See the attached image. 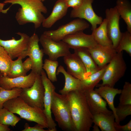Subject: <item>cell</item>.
Returning <instances> with one entry per match:
<instances>
[{"label": "cell", "mask_w": 131, "mask_h": 131, "mask_svg": "<svg viewBox=\"0 0 131 131\" xmlns=\"http://www.w3.org/2000/svg\"><path fill=\"white\" fill-rule=\"evenodd\" d=\"M66 95L76 131H89L93 123V116L87 103L85 92L74 91Z\"/></svg>", "instance_id": "6da1fadb"}, {"label": "cell", "mask_w": 131, "mask_h": 131, "mask_svg": "<svg viewBox=\"0 0 131 131\" xmlns=\"http://www.w3.org/2000/svg\"><path fill=\"white\" fill-rule=\"evenodd\" d=\"M3 2L20 5L21 7L15 16L18 24L23 25L32 23L36 29L40 26L45 19L42 13L47 12L46 7L40 0H5Z\"/></svg>", "instance_id": "7a4b0ae2"}, {"label": "cell", "mask_w": 131, "mask_h": 131, "mask_svg": "<svg viewBox=\"0 0 131 131\" xmlns=\"http://www.w3.org/2000/svg\"><path fill=\"white\" fill-rule=\"evenodd\" d=\"M3 107L12 113L18 115L20 118L36 123L44 128H48L47 119L43 110L30 106L19 96L6 102Z\"/></svg>", "instance_id": "3957f363"}, {"label": "cell", "mask_w": 131, "mask_h": 131, "mask_svg": "<svg viewBox=\"0 0 131 131\" xmlns=\"http://www.w3.org/2000/svg\"><path fill=\"white\" fill-rule=\"evenodd\" d=\"M51 111L59 127L61 130L65 131H76L66 95L54 92Z\"/></svg>", "instance_id": "277c9868"}, {"label": "cell", "mask_w": 131, "mask_h": 131, "mask_svg": "<svg viewBox=\"0 0 131 131\" xmlns=\"http://www.w3.org/2000/svg\"><path fill=\"white\" fill-rule=\"evenodd\" d=\"M127 69L123 52L117 53L107 65L101 84L96 86H106L114 87L116 82L124 75Z\"/></svg>", "instance_id": "5b68a950"}, {"label": "cell", "mask_w": 131, "mask_h": 131, "mask_svg": "<svg viewBox=\"0 0 131 131\" xmlns=\"http://www.w3.org/2000/svg\"><path fill=\"white\" fill-rule=\"evenodd\" d=\"M44 92L41 75L37 74L33 85L30 87L22 89L19 97L30 106L43 110Z\"/></svg>", "instance_id": "8992f818"}, {"label": "cell", "mask_w": 131, "mask_h": 131, "mask_svg": "<svg viewBox=\"0 0 131 131\" xmlns=\"http://www.w3.org/2000/svg\"><path fill=\"white\" fill-rule=\"evenodd\" d=\"M89 27V24L86 21L77 18L60 26L56 30L46 31L43 33L54 41H59L67 35L83 31Z\"/></svg>", "instance_id": "52a82bcc"}, {"label": "cell", "mask_w": 131, "mask_h": 131, "mask_svg": "<svg viewBox=\"0 0 131 131\" xmlns=\"http://www.w3.org/2000/svg\"><path fill=\"white\" fill-rule=\"evenodd\" d=\"M16 34L20 38L16 40L15 38L7 40L0 39V45L7 52L12 59L21 57L22 59L26 57L30 37L26 34L18 32Z\"/></svg>", "instance_id": "ba28073f"}, {"label": "cell", "mask_w": 131, "mask_h": 131, "mask_svg": "<svg viewBox=\"0 0 131 131\" xmlns=\"http://www.w3.org/2000/svg\"><path fill=\"white\" fill-rule=\"evenodd\" d=\"M39 41L45 54L49 59L57 60L59 57H65L71 53L68 45L63 41H54L43 33L39 38Z\"/></svg>", "instance_id": "9c48e42d"}, {"label": "cell", "mask_w": 131, "mask_h": 131, "mask_svg": "<svg viewBox=\"0 0 131 131\" xmlns=\"http://www.w3.org/2000/svg\"><path fill=\"white\" fill-rule=\"evenodd\" d=\"M42 82L44 88V109L48 126V131H56L57 124L52 116L51 106L53 95L56 88L52 82L48 79L46 73L42 69L41 73Z\"/></svg>", "instance_id": "30bf717a"}, {"label": "cell", "mask_w": 131, "mask_h": 131, "mask_svg": "<svg viewBox=\"0 0 131 131\" xmlns=\"http://www.w3.org/2000/svg\"><path fill=\"white\" fill-rule=\"evenodd\" d=\"M94 0H83L81 5L78 8L73 9L70 14L71 18L85 19L90 23L92 31L102 22V17L98 15L94 11L92 4Z\"/></svg>", "instance_id": "8fae6325"}, {"label": "cell", "mask_w": 131, "mask_h": 131, "mask_svg": "<svg viewBox=\"0 0 131 131\" xmlns=\"http://www.w3.org/2000/svg\"><path fill=\"white\" fill-rule=\"evenodd\" d=\"M105 13L108 35L112 41V47L115 49L118 45L122 33L119 27L120 16L115 6L106 9Z\"/></svg>", "instance_id": "7c38bea8"}, {"label": "cell", "mask_w": 131, "mask_h": 131, "mask_svg": "<svg viewBox=\"0 0 131 131\" xmlns=\"http://www.w3.org/2000/svg\"><path fill=\"white\" fill-rule=\"evenodd\" d=\"M39 38L34 33L30 37L26 55L29 56L32 64V71L36 74H41L43 69V58L44 53L43 49H40L39 44Z\"/></svg>", "instance_id": "4fadbf2b"}, {"label": "cell", "mask_w": 131, "mask_h": 131, "mask_svg": "<svg viewBox=\"0 0 131 131\" xmlns=\"http://www.w3.org/2000/svg\"><path fill=\"white\" fill-rule=\"evenodd\" d=\"M62 41L68 45L70 49H74L82 48H91L98 45L91 34H86L83 31L67 35Z\"/></svg>", "instance_id": "5bb4252c"}, {"label": "cell", "mask_w": 131, "mask_h": 131, "mask_svg": "<svg viewBox=\"0 0 131 131\" xmlns=\"http://www.w3.org/2000/svg\"><path fill=\"white\" fill-rule=\"evenodd\" d=\"M36 74L31 71L28 75L10 78L3 76L0 80V86L7 90L15 87L24 89L31 87L34 83Z\"/></svg>", "instance_id": "9a60e30c"}, {"label": "cell", "mask_w": 131, "mask_h": 131, "mask_svg": "<svg viewBox=\"0 0 131 131\" xmlns=\"http://www.w3.org/2000/svg\"><path fill=\"white\" fill-rule=\"evenodd\" d=\"M85 92L87 103L93 115L99 114L110 115L113 113L112 111L107 108L106 101L95 90H88Z\"/></svg>", "instance_id": "2e32d148"}, {"label": "cell", "mask_w": 131, "mask_h": 131, "mask_svg": "<svg viewBox=\"0 0 131 131\" xmlns=\"http://www.w3.org/2000/svg\"><path fill=\"white\" fill-rule=\"evenodd\" d=\"M88 49L96 63L100 69L107 65L117 53L115 49L112 47L99 45Z\"/></svg>", "instance_id": "e0dca14e"}, {"label": "cell", "mask_w": 131, "mask_h": 131, "mask_svg": "<svg viewBox=\"0 0 131 131\" xmlns=\"http://www.w3.org/2000/svg\"><path fill=\"white\" fill-rule=\"evenodd\" d=\"M63 60L66 66V71L69 74L81 81L88 77L84 65L75 53H71L63 57Z\"/></svg>", "instance_id": "ac0fdd59"}, {"label": "cell", "mask_w": 131, "mask_h": 131, "mask_svg": "<svg viewBox=\"0 0 131 131\" xmlns=\"http://www.w3.org/2000/svg\"><path fill=\"white\" fill-rule=\"evenodd\" d=\"M68 8L65 0H57L54 5L51 14L45 18L42 22L43 27L46 28L51 27L57 21L66 15Z\"/></svg>", "instance_id": "d6986e66"}, {"label": "cell", "mask_w": 131, "mask_h": 131, "mask_svg": "<svg viewBox=\"0 0 131 131\" xmlns=\"http://www.w3.org/2000/svg\"><path fill=\"white\" fill-rule=\"evenodd\" d=\"M60 73L63 74L65 80L64 87L59 91L60 94L66 95L71 91L82 90L81 80L68 73L65 70L64 67L61 65L59 66L57 69V75H58Z\"/></svg>", "instance_id": "ffe728a7"}, {"label": "cell", "mask_w": 131, "mask_h": 131, "mask_svg": "<svg viewBox=\"0 0 131 131\" xmlns=\"http://www.w3.org/2000/svg\"><path fill=\"white\" fill-rule=\"evenodd\" d=\"M98 87L94 90L105 100L115 115V122L120 124L116 114V107L114 106V100L117 94H120L122 90L106 86H100Z\"/></svg>", "instance_id": "44dd1931"}, {"label": "cell", "mask_w": 131, "mask_h": 131, "mask_svg": "<svg viewBox=\"0 0 131 131\" xmlns=\"http://www.w3.org/2000/svg\"><path fill=\"white\" fill-rule=\"evenodd\" d=\"M74 50V53L78 56L84 65L88 77L101 69L96 63L88 48H82Z\"/></svg>", "instance_id": "7402d4cb"}, {"label": "cell", "mask_w": 131, "mask_h": 131, "mask_svg": "<svg viewBox=\"0 0 131 131\" xmlns=\"http://www.w3.org/2000/svg\"><path fill=\"white\" fill-rule=\"evenodd\" d=\"M100 26L92 31L91 34L97 43L100 45L112 47V44L108 34L106 28V20H103Z\"/></svg>", "instance_id": "603a6c76"}, {"label": "cell", "mask_w": 131, "mask_h": 131, "mask_svg": "<svg viewBox=\"0 0 131 131\" xmlns=\"http://www.w3.org/2000/svg\"><path fill=\"white\" fill-rule=\"evenodd\" d=\"M93 116V123L102 131H116L115 126V117L113 113L110 115L99 114Z\"/></svg>", "instance_id": "cb8c5ba5"}, {"label": "cell", "mask_w": 131, "mask_h": 131, "mask_svg": "<svg viewBox=\"0 0 131 131\" xmlns=\"http://www.w3.org/2000/svg\"><path fill=\"white\" fill-rule=\"evenodd\" d=\"M120 16L127 25V31L131 33V6L128 0H117L115 6Z\"/></svg>", "instance_id": "d4e9b609"}, {"label": "cell", "mask_w": 131, "mask_h": 131, "mask_svg": "<svg viewBox=\"0 0 131 131\" xmlns=\"http://www.w3.org/2000/svg\"><path fill=\"white\" fill-rule=\"evenodd\" d=\"M107 65L97 71L81 81L82 90L85 91L94 89L95 86L101 80Z\"/></svg>", "instance_id": "484cf974"}, {"label": "cell", "mask_w": 131, "mask_h": 131, "mask_svg": "<svg viewBox=\"0 0 131 131\" xmlns=\"http://www.w3.org/2000/svg\"><path fill=\"white\" fill-rule=\"evenodd\" d=\"M20 120V117L6 109L4 107L0 108V124L13 127Z\"/></svg>", "instance_id": "4316f807"}, {"label": "cell", "mask_w": 131, "mask_h": 131, "mask_svg": "<svg viewBox=\"0 0 131 131\" xmlns=\"http://www.w3.org/2000/svg\"><path fill=\"white\" fill-rule=\"evenodd\" d=\"M12 60L4 48L0 45V71L3 76L9 75Z\"/></svg>", "instance_id": "83f0119b"}, {"label": "cell", "mask_w": 131, "mask_h": 131, "mask_svg": "<svg viewBox=\"0 0 131 131\" xmlns=\"http://www.w3.org/2000/svg\"><path fill=\"white\" fill-rule=\"evenodd\" d=\"M58 66L57 60H53L46 59L43 64L42 69L45 71L48 79L53 82L57 81L56 72Z\"/></svg>", "instance_id": "f1b7e54d"}, {"label": "cell", "mask_w": 131, "mask_h": 131, "mask_svg": "<svg viewBox=\"0 0 131 131\" xmlns=\"http://www.w3.org/2000/svg\"><path fill=\"white\" fill-rule=\"evenodd\" d=\"M117 52L124 50L131 56V33L127 31L122 33L118 45L115 49Z\"/></svg>", "instance_id": "f546056e"}, {"label": "cell", "mask_w": 131, "mask_h": 131, "mask_svg": "<svg viewBox=\"0 0 131 131\" xmlns=\"http://www.w3.org/2000/svg\"><path fill=\"white\" fill-rule=\"evenodd\" d=\"M22 89L15 87L10 90L5 89L0 86V108L3 107L4 104L12 98L19 97Z\"/></svg>", "instance_id": "4dcf8cb0"}, {"label": "cell", "mask_w": 131, "mask_h": 131, "mask_svg": "<svg viewBox=\"0 0 131 131\" xmlns=\"http://www.w3.org/2000/svg\"><path fill=\"white\" fill-rule=\"evenodd\" d=\"M22 58L21 57H18L15 61L12 60L11 66L10 73L7 76L10 78L24 76L27 75L26 72L23 66L22 61Z\"/></svg>", "instance_id": "1f68e13d"}, {"label": "cell", "mask_w": 131, "mask_h": 131, "mask_svg": "<svg viewBox=\"0 0 131 131\" xmlns=\"http://www.w3.org/2000/svg\"><path fill=\"white\" fill-rule=\"evenodd\" d=\"M118 105H131V84L125 82L121 90Z\"/></svg>", "instance_id": "d6a6232c"}, {"label": "cell", "mask_w": 131, "mask_h": 131, "mask_svg": "<svg viewBox=\"0 0 131 131\" xmlns=\"http://www.w3.org/2000/svg\"><path fill=\"white\" fill-rule=\"evenodd\" d=\"M116 114L119 122L131 115V105H119L116 108Z\"/></svg>", "instance_id": "836d02e7"}, {"label": "cell", "mask_w": 131, "mask_h": 131, "mask_svg": "<svg viewBox=\"0 0 131 131\" xmlns=\"http://www.w3.org/2000/svg\"><path fill=\"white\" fill-rule=\"evenodd\" d=\"M24 129L22 131H47V130L44 129L41 125L38 124L33 127L30 126L29 124L26 123L24 126Z\"/></svg>", "instance_id": "e575fe53"}, {"label": "cell", "mask_w": 131, "mask_h": 131, "mask_svg": "<svg viewBox=\"0 0 131 131\" xmlns=\"http://www.w3.org/2000/svg\"><path fill=\"white\" fill-rule=\"evenodd\" d=\"M115 126L116 131H131V120H130L127 123L123 125L115 122Z\"/></svg>", "instance_id": "d590c367"}, {"label": "cell", "mask_w": 131, "mask_h": 131, "mask_svg": "<svg viewBox=\"0 0 131 131\" xmlns=\"http://www.w3.org/2000/svg\"><path fill=\"white\" fill-rule=\"evenodd\" d=\"M66 5L68 8L72 7L75 9L78 7L81 4L83 0H65Z\"/></svg>", "instance_id": "8d00e7d4"}, {"label": "cell", "mask_w": 131, "mask_h": 131, "mask_svg": "<svg viewBox=\"0 0 131 131\" xmlns=\"http://www.w3.org/2000/svg\"><path fill=\"white\" fill-rule=\"evenodd\" d=\"M24 68L25 71L27 72L30 70L32 69V64L30 58L29 57L23 63Z\"/></svg>", "instance_id": "74e56055"}, {"label": "cell", "mask_w": 131, "mask_h": 131, "mask_svg": "<svg viewBox=\"0 0 131 131\" xmlns=\"http://www.w3.org/2000/svg\"><path fill=\"white\" fill-rule=\"evenodd\" d=\"M6 4L0 2V13L1 12L4 13H6L9 10L10 7L6 9H3L4 7Z\"/></svg>", "instance_id": "f35d334b"}, {"label": "cell", "mask_w": 131, "mask_h": 131, "mask_svg": "<svg viewBox=\"0 0 131 131\" xmlns=\"http://www.w3.org/2000/svg\"><path fill=\"white\" fill-rule=\"evenodd\" d=\"M9 126L0 124V131H9L11 130Z\"/></svg>", "instance_id": "ab89813d"}, {"label": "cell", "mask_w": 131, "mask_h": 131, "mask_svg": "<svg viewBox=\"0 0 131 131\" xmlns=\"http://www.w3.org/2000/svg\"><path fill=\"white\" fill-rule=\"evenodd\" d=\"M92 131H99V130L98 126L96 124H94V125L93 126Z\"/></svg>", "instance_id": "60d3db41"}, {"label": "cell", "mask_w": 131, "mask_h": 131, "mask_svg": "<svg viewBox=\"0 0 131 131\" xmlns=\"http://www.w3.org/2000/svg\"><path fill=\"white\" fill-rule=\"evenodd\" d=\"M3 76V74L0 71V80L1 78Z\"/></svg>", "instance_id": "b9f144b4"}, {"label": "cell", "mask_w": 131, "mask_h": 131, "mask_svg": "<svg viewBox=\"0 0 131 131\" xmlns=\"http://www.w3.org/2000/svg\"><path fill=\"white\" fill-rule=\"evenodd\" d=\"M40 0V1H41L42 2L46 0Z\"/></svg>", "instance_id": "7bdbcfd3"}]
</instances>
